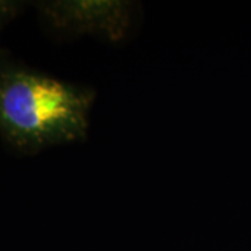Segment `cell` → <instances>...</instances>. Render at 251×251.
I'll list each match as a JSON object with an SVG mask.
<instances>
[{
    "label": "cell",
    "mask_w": 251,
    "mask_h": 251,
    "mask_svg": "<svg viewBox=\"0 0 251 251\" xmlns=\"http://www.w3.org/2000/svg\"><path fill=\"white\" fill-rule=\"evenodd\" d=\"M95 91L57 80L0 50V135L20 152L84 141Z\"/></svg>",
    "instance_id": "obj_1"
},
{
    "label": "cell",
    "mask_w": 251,
    "mask_h": 251,
    "mask_svg": "<svg viewBox=\"0 0 251 251\" xmlns=\"http://www.w3.org/2000/svg\"><path fill=\"white\" fill-rule=\"evenodd\" d=\"M38 10L46 23L64 34H94L120 41L131 23V4L127 1H42Z\"/></svg>",
    "instance_id": "obj_2"
},
{
    "label": "cell",
    "mask_w": 251,
    "mask_h": 251,
    "mask_svg": "<svg viewBox=\"0 0 251 251\" xmlns=\"http://www.w3.org/2000/svg\"><path fill=\"white\" fill-rule=\"evenodd\" d=\"M21 3L20 1H6V0H0V31L6 27V24H9L13 18L18 14V11L21 10Z\"/></svg>",
    "instance_id": "obj_3"
}]
</instances>
